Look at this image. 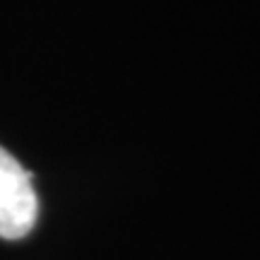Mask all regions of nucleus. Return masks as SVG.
Masks as SVG:
<instances>
[{"label":"nucleus","mask_w":260,"mask_h":260,"mask_svg":"<svg viewBox=\"0 0 260 260\" xmlns=\"http://www.w3.org/2000/svg\"><path fill=\"white\" fill-rule=\"evenodd\" d=\"M39 200L31 174L0 147V239H22L37 222Z\"/></svg>","instance_id":"1"}]
</instances>
